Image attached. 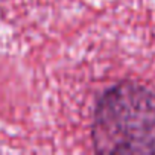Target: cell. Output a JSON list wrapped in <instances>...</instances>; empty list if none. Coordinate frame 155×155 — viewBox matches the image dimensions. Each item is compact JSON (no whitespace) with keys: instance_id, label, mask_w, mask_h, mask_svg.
<instances>
[{"instance_id":"6da1fadb","label":"cell","mask_w":155,"mask_h":155,"mask_svg":"<svg viewBox=\"0 0 155 155\" xmlns=\"http://www.w3.org/2000/svg\"><path fill=\"white\" fill-rule=\"evenodd\" d=\"M97 153H155V91L123 81L102 93L93 113Z\"/></svg>"}]
</instances>
